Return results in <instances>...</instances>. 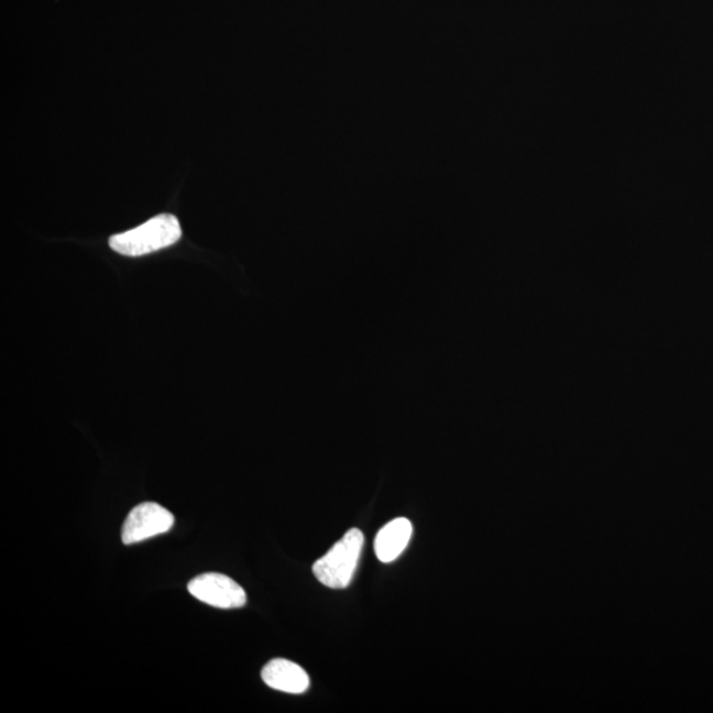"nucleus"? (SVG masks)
<instances>
[{
    "label": "nucleus",
    "mask_w": 713,
    "mask_h": 713,
    "mask_svg": "<svg viewBox=\"0 0 713 713\" xmlns=\"http://www.w3.org/2000/svg\"><path fill=\"white\" fill-rule=\"evenodd\" d=\"M175 524L174 514L155 502H144L129 513L122 528L124 545H134L167 533Z\"/></svg>",
    "instance_id": "3"
},
{
    "label": "nucleus",
    "mask_w": 713,
    "mask_h": 713,
    "mask_svg": "<svg viewBox=\"0 0 713 713\" xmlns=\"http://www.w3.org/2000/svg\"><path fill=\"white\" fill-rule=\"evenodd\" d=\"M191 596L202 603L220 607V610H237L246 604V592L233 579L222 573H204L188 584Z\"/></svg>",
    "instance_id": "4"
},
{
    "label": "nucleus",
    "mask_w": 713,
    "mask_h": 713,
    "mask_svg": "<svg viewBox=\"0 0 713 713\" xmlns=\"http://www.w3.org/2000/svg\"><path fill=\"white\" fill-rule=\"evenodd\" d=\"M363 534L350 528L327 555L316 561L314 573L321 584L332 590H343L353 579L362 552Z\"/></svg>",
    "instance_id": "2"
},
{
    "label": "nucleus",
    "mask_w": 713,
    "mask_h": 713,
    "mask_svg": "<svg viewBox=\"0 0 713 713\" xmlns=\"http://www.w3.org/2000/svg\"><path fill=\"white\" fill-rule=\"evenodd\" d=\"M263 682L271 689L295 693L306 692L309 687V677L299 665L287 659L271 660L262 671Z\"/></svg>",
    "instance_id": "5"
},
{
    "label": "nucleus",
    "mask_w": 713,
    "mask_h": 713,
    "mask_svg": "<svg viewBox=\"0 0 713 713\" xmlns=\"http://www.w3.org/2000/svg\"><path fill=\"white\" fill-rule=\"evenodd\" d=\"M182 238V227L172 215H158L135 229L110 237L109 244L118 254L142 256L167 249Z\"/></svg>",
    "instance_id": "1"
},
{
    "label": "nucleus",
    "mask_w": 713,
    "mask_h": 713,
    "mask_svg": "<svg viewBox=\"0 0 713 713\" xmlns=\"http://www.w3.org/2000/svg\"><path fill=\"white\" fill-rule=\"evenodd\" d=\"M413 524L407 518H395L383 526L374 540L376 558L382 563H392L398 559L409 544Z\"/></svg>",
    "instance_id": "6"
}]
</instances>
